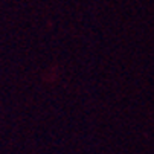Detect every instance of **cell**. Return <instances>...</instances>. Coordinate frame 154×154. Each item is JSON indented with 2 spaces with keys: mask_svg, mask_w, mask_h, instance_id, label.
I'll return each mask as SVG.
<instances>
[]
</instances>
